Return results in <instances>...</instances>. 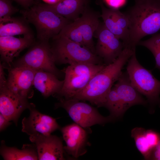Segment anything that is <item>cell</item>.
Here are the masks:
<instances>
[{
  "instance_id": "cell-1",
  "label": "cell",
  "mask_w": 160,
  "mask_h": 160,
  "mask_svg": "<svg viewBox=\"0 0 160 160\" xmlns=\"http://www.w3.org/2000/svg\"><path fill=\"white\" fill-rule=\"evenodd\" d=\"M124 13L129 25L124 48L135 49L141 39L160 30V0H135L134 5Z\"/></svg>"
},
{
  "instance_id": "cell-2",
  "label": "cell",
  "mask_w": 160,
  "mask_h": 160,
  "mask_svg": "<svg viewBox=\"0 0 160 160\" xmlns=\"http://www.w3.org/2000/svg\"><path fill=\"white\" fill-rule=\"evenodd\" d=\"M135 50L124 48L112 63L96 74L82 91L72 99L87 101L98 107H104L108 93L122 73V70Z\"/></svg>"
},
{
  "instance_id": "cell-3",
  "label": "cell",
  "mask_w": 160,
  "mask_h": 160,
  "mask_svg": "<svg viewBox=\"0 0 160 160\" xmlns=\"http://www.w3.org/2000/svg\"><path fill=\"white\" fill-rule=\"evenodd\" d=\"M23 17L35 27L38 40L49 41L57 36L63 28L73 22L44 7L35 3L20 11Z\"/></svg>"
},
{
  "instance_id": "cell-4",
  "label": "cell",
  "mask_w": 160,
  "mask_h": 160,
  "mask_svg": "<svg viewBox=\"0 0 160 160\" xmlns=\"http://www.w3.org/2000/svg\"><path fill=\"white\" fill-rule=\"evenodd\" d=\"M106 65L77 63L69 65L63 70L65 78L60 91L54 95L58 99H72L87 86L92 78Z\"/></svg>"
},
{
  "instance_id": "cell-5",
  "label": "cell",
  "mask_w": 160,
  "mask_h": 160,
  "mask_svg": "<svg viewBox=\"0 0 160 160\" xmlns=\"http://www.w3.org/2000/svg\"><path fill=\"white\" fill-rule=\"evenodd\" d=\"M127 72L134 88L145 95L152 107H160V81L151 71L143 66L137 59L135 52L128 61Z\"/></svg>"
},
{
  "instance_id": "cell-6",
  "label": "cell",
  "mask_w": 160,
  "mask_h": 160,
  "mask_svg": "<svg viewBox=\"0 0 160 160\" xmlns=\"http://www.w3.org/2000/svg\"><path fill=\"white\" fill-rule=\"evenodd\" d=\"M53 39L54 41L51 49L55 64H104L100 57L86 47L63 37Z\"/></svg>"
},
{
  "instance_id": "cell-7",
  "label": "cell",
  "mask_w": 160,
  "mask_h": 160,
  "mask_svg": "<svg viewBox=\"0 0 160 160\" xmlns=\"http://www.w3.org/2000/svg\"><path fill=\"white\" fill-rule=\"evenodd\" d=\"M55 104L56 108H62L67 112L74 123L88 128L96 124L103 125L113 121L110 116L102 115L96 108L85 102L74 99H59Z\"/></svg>"
},
{
  "instance_id": "cell-8",
  "label": "cell",
  "mask_w": 160,
  "mask_h": 160,
  "mask_svg": "<svg viewBox=\"0 0 160 160\" xmlns=\"http://www.w3.org/2000/svg\"><path fill=\"white\" fill-rule=\"evenodd\" d=\"M55 64L49 41L38 40L14 63L13 67H26L36 70H41L52 73L58 78L61 76V73Z\"/></svg>"
},
{
  "instance_id": "cell-9",
  "label": "cell",
  "mask_w": 160,
  "mask_h": 160,
  "mask_svg": "<svg viewBox=\"0 0 160 160\" xmlns=\"http://www.w3.org/2000/svg\"><path fill=\"white\" fill-rule=\"evenodd\" d=\"M97 38L95 53L108 65L113 63L123 49L122 42L101 23L94 33Z\"/></svg>"
},
{
  "instance_id": "cell-10",
  "label": "cell",
  "mask_w": 160,
  "mask_h": 160,
  "mask_svg": "<svg viewBox=\"0 0 160 160\" xmlns=\"http://www.w3.org/2000/svg\"><path fill=\"white\" fill-rule=\"evenodd\" d=\"M28 99L15 94L8 87L7 80L0 81V113L9 121L17 125L21 114L28 109Z\"/></svg>"
},
{
  "instance_id": "cell-11",
  "label": "cell",
  "mask_w": 160,
  "mask_h": 160,
  "mask_svg": "<svg viewBox=\"0 0 160 160\" xmlns=\"http://www.w3.org/2000/svg\"><path fill=\"white\" fill-rule=\"evenodd\" d=\"M28 109L30 114L22 120V131L29 136L36 135H49L60 128L56 119L39 112L35 105L30 103Z\"/></svg>"
},
{
  "instance_id": "cell-12",
  "label": "cell",
  "mask_w": 160,
  "mask_h": 160,
  "mask_svg": "<svg viewBox=\"0 0 160 160\" xmlns=\"http://www.w3.org/2000/svg\"><path fill=\"white\" fill-rule=\"evenodd\" d=\"M37 70L26 67H13L9 70L8 88L19 96L28 99L33 95L32 86Z\"/></svg>"
},
{
  "instance_id": "cell-13",
  "label": "cell",
  "mask_w": 160,
  "mask_h": 160,
  "mask_svg": "<svg viewBox=\"0 0 160 160\" xmlns=\"http://www.w3.org/2000/svg\"><path fill=\"white\" fill-rule=\"evenodd\" d=\"M88 128H84L74 123L61 128L66 145L65 152L73 157L77 159L87 152L88 144Z\"/></svg>"
},
{
  "instance_id": "cell-14",
  "label": "cell",
  "mask_w": 160,
  "mask_h": 160,
  "mask_svg": "<svg viewBox=\"0 0 160 160\" xmlns=\"http://www.w3.org/2000/svg\"><path fill=\"white\" fill-rule=\"evenodd\" d=\"M29 139L36 146L38 160L65 159L62 140L57 136L38 134L29 136Z\"/></svg>"
},
{
  "instance_id": "cell-15",
  "label": "cell",
  "mask_w": 160,
  "mask_h": 160,
  "mask_svg": "<svg viewBox=\"0 0 160 160\" xmlns=\"http://www.w3.org/2000/svg\"><path fill=\"white\" fill-rule=\"evenodd\" d=\"M33 35L17 38L14 36H0V54L1 60L9 65L14 59L25 49L35 42Z\"/></svg>"
},
{
  "instance_id": "cell-16",
  "label": "cell",
  "mask_w": 160,
  "mask_h": 160,
  "mask_svg": "<svg viewBox=\"0 0 160 160\" xmlns=\"http://www.w3.org/2000/svg\"><path fill=\"white\" fill-rule=\"evenodd\" d=\"M114 87L125 112L133 105L147 104V101L144 99L132 85L127 71L122 72Z\"/></svg>"
},
{
  "instance_id": "cell-17",
  "label": "cell",
  "mask_w": 160,
  "mask_h": 160,
  "mask_svg": "<svg viewBox=\"0 0 160 160\" xmlns=\"http://www.w3.org/2000/svg\"><path fill=\"white\" fill-rule=\"evenodd\" d=\"M99 15L88 7L78 18L84 46L95 54V47L93 37L100 23Z\"/></svg>"
},
{
  "instance_id": "cell-18",
  "label": "cell",
  "mask_w": 160,
  "mask_h": 160,
  "mask_svg": "<svg viewBox=\"0 0 160 160\" xmlns=\"http://www.w3.org/2000/svg\"><path fill=\"white\" fill-rule=\"evenodd\" d=\"M89 0H60L53 4L42 3L47 8L73 21L80 17L88 7Z\"/></svg>"
},
{
  "instance_id": "cell-19",
  "label": "cell",
  "mask_w": 160,
  "mask_h": 160,
  "mask_svg": "<svg viewBox=\"0 0 160 160\" xmlns=\"http://www.w3.org/2000/svg\"><path fill=\"white\" fill-rule=\"evenodd\" d=\"M63 83L64 80H59L55 74L39 70L35 74L33 86L44 97L47 98L57 94L62 88Z\"/></svg>"
},
{
  "instance_id": "cell-20",
  "label": "cell",
  "mask_w": 160,
  "mask_h": 160,
  "mask_svg": "<svg viewBox=\"0 0 160 160\" xmlns=\"http://www.w3.org/2000/svg\"><path fill=\"white\" fill-rule=\"evenodd\" d=\"M0 154L5 160H36L38 155L35 145L24 144L21 149L7 146L2 140L0 149Z\"/></svg>"
},
{
  "instance_id": "cell-21",
  "label": "cell",
  "mask_w": 160,
  "mask_h": 160,
  "mask_svg": "<svg viewBox=\"0 0 160 160\" xmlns=\"http://www.w3.org/2000/svg\"><path fill=\"white\" fill-rule=\"evenodd\" d=\"M28 23L23 17H13L7 22L0 23V36L33 35Z\"/></svg>"
},
{
  "instance_id": "cell-22",
  "label": "cell",
  "mask_w": 160,
  "mask_h": 160,
  "mask_svg": "<svg viewBox=\"0 0 160 160\" xmlns=\"http://www.w3.org/2000/svg\"><path fill=\"white\" fill-rule=\"evenodd\" d=\"M102 10L100 16L105 26L110 31L122 41L123 45L126 42L128 37V33L122 29L115 20L111 8L105 7L102 3L100 4Z\"/></svg>"
},
{
  "instance_id": "cell-23",
  "label": "cell",
  "mask_w": 160,
  "mask_h": 160,
  "mask_svg": "<svg viewBox=\"0 0 160 160\" xmlns=\"http://www.w3.org/2000/svg\"><path fill=\"white\" fill-rule=\"evenodd\" d=\"M146 130L140 127L133 129L131 137L134 138L136 147L145 160H150L153 150L149 144L145 136Z\"/></svg>"
},
{
  "instance_id": "cell-24",
  "label": "cell",
  "mask_w": 160,
  "mask_h": 160,
  "mask_svg": "<svg viewBox=\"0 0 160 160\" xmlns=\"http://www.w3.org/2000/svg\"><path fill=\"white\" fill-rule=\"evenodd\" d=\"M114 119L121 117L125 112L116 89L112 87L108 93L104 105Z\"/></svg>"
},
{
  "instance_id": "cell-25",
  "label": "cell",
  "mask_w": 160,
  "mask_h": 160,
  "mask_svg": "<svg viewBox=\"0 0 160 160\" xmlns=\"http://www.w3.org/2000/svg\"><path fill=\"white\" fill-rule=\"evenodd\" d=\"M78 18L65 26L56 37H64L85 47L79 28Z\"/></svg>"
},
{
  "instance_id": "cell-26",
  "label": "cell",
  "mask_w": 160,
  "mask_h": 160,
  "mask_svg": "<svg viewBox=\"0 0 160 160\" xmlns=\"http://www.w3.org/2000/svg\"><path fill=\"white\" fill-rule=\"evenodd\" d=\"M137 45L145 47L151 51L155 59V68L160 70V33L153 35L146 40L140 41Z\"/></svg>"
},
{
  "instance_id": "cell-27",
  "label": "cell",
  "mask_w": 160,
  "mask_h": 160,
  "mask_svg": "<svg viewBox=\"0 0 160 160\" xmlns=\"http://www.w3.org/2000/svg\"><path fill=\"white\" fill-rule=\"evenodd\" d=\"M19 11V9L12 4L11 0H0V23L9 21L12 15Z\"/></svg>"
},
{
  "instance_id": "cell-28",
  "label": "cell",
  "mask_w": 160,
  "mask_h": 160,
  "mask_svg": "<svg viewBox=\"0 0 160 160\" xmlns=\"http://www.w3.org/2000/svg\"><path fill=\"white\" fill-rule=\"evenodd\" d=\"M113 16L119 25L128 33L129 32V22L124 13L121 12L118 9L111 8Z\"/></svg>"
},
{
  "instance_id": "cell-29",
  "label": "cell",
  "mask_w": 160,
  "mask_h": 160,
  "mask_svg": "<svg viewBox=\"0 0 160 160\" xmlns=\"http://www.w3.org/2000/svg\"><path fill=\"white\" fill-rule=\"evenodd\" d=\"M145 136L149 144L153 150L160 140V134L154 130L148 129L146 130Z\"/></svg>"
},
{
  "instance_id": "cell-30",
  "label": "cell",
  "mask_w": 160,
  "mask_h": 160,
  "mask_svg": "<svg viewBox=\"0 0 160 160\" xmlns=\"http://www.w3.org/2000/svg\"><path fill=\"white\" fill-rule=\"evenodd\" d=\"M111 8L117 9L125 3L126 0H104Z\"/></svg>"
},
{
  "instance_id": "cell-31",
  "label": "cell",
  "mask_w": 160,
  "mask_h": 160,
  "mask_svg": "<svg viewBox=\"0 0 160 160\" xmlns=\"http://www.w3.org/2000/svg\"><path fill=\"white\" fill-rule=\"evenodd\" d=\"M4 116L0 113V131H3L10 125L11 123Z\"/></svg>"
},
{
  "instance_id": "cell-32",
  "label": "cell",
  "mask_w": 160,
  "mask_h": 160,
  "mask_svg": "<svg viewBox=\"0 0 160 160\" xmlns=\"http://www.w3.org/2000/svg\"><path fill=\"white\" fill-rule=\"evenodd\" d=\"M19 4L25 9H26L35 4L34 0H11Z\"/></svg>"
},
{
  "instance_id": "cell-33",
  "label": "cell",
  "mask_w": 160,
  "mask_h": 160,
  "mask_svg": "<svg viewBox=\"0 0 160 160\" xmlns=\"http://www.w3.org/2000/svg\"><path fill=\"white\" fill-rule=\"evenodd\" d=\"M150 159L160 160V140L158 145L153 149Z\"/></svg>"
},
{
  "instance_id": "cell-34",
  "label": "cell",
  "mask_w": 160,
  "mask_h": 160,
  "mask_svg": "<svg viewBox=\"0 0 160 160\" xmlns=\"http://www.w3.org/2000/svg\"><path fill=\"white\" fill-rule=\"evenodd\" d=\"M45 3L49 4H55L60 0H42Z\"/></svg>"
}]
</instances>
